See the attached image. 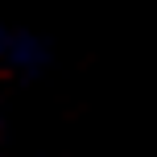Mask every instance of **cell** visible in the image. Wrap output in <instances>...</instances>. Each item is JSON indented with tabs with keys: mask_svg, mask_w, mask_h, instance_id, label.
Instances as JSON below:
<instances>
[]
</instances>
